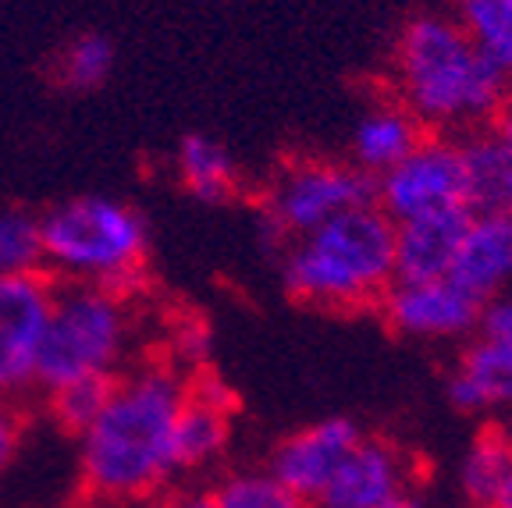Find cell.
Instances as JSON below:
<instances>
[{"mask_svg": "<svg viewBox=\"0 0 512 508\" xmlns=\"http://www.w3.org/2000/svg\"><path fill=\"white\" fill-rule=\"evenodd\" d=\"M448 278L480 306L512 292V217L495 210H470Z\"/></svg>", "mask_w": 512, "mask_h": 508, "instance_id": "obj_12", "label": "cell"}, {"mask_svg": "<svg viewBox=\"0 0 512 508\" xmlns=\"http://www.w3.org/2000/svg\"><path fill=\"white\" fill-rule=\"evenodd\" d=\"M111 388H114V377H79V381H68L61 388L47 391L50 420L57 427L72 430V434H82L96 416L104 413Z\"/></svg>", "mask_w": 512, "mask_h": 508, "instance_id": "obj_22", "label": "cell"}, {"mask_svg": "<svg viewBox=\"0 0 512 508\" xmlns=\"http://www.w3.org/2000/svg\"><path fill=\"white\" fill-rule=\"evenodd\" d=\"M392 96L431 135H477L491 128L512 82L480 54L452 15H416L399 29L388 57Z\"/></svg>", "mask_w": 512, "mask_h": 508, "instance_id": "obj_2", "label": "cell"}, {"mask_svg": "<svg viewBox=\"0 0 512 508\" xmlns=\"http://www.w3.org/2000/svg\"><path fill=\"white\" fill-rule=\"evenodd\" d=\"M232 434V413H221L200 398H185L182 413L175 423V462L182 469H203L214 459H221Z\"/></svg>", "mask_w": 512, "mask_h": 508, "instance_id": "obj_18", "label": "cell"}, {"mask_svg": "<svg viewBox=\"0 0 512 508\" xmlns=\"http://www.w3.org/2000/svg\"><path fill=\"white\" fill-rule=\"evenodd\" d=\"M210 494H214L217 508H310V501L292 494L281 480H274L267 469H242V473H232V477H224Z\"/></svg>", "mask_w": 512, "mask_h": 508, "instance_id": "obj_21", "label": "cell"}, {"mask_svg": "<svg viewBox=\"0 0 512 508\" xmlns=\"http://www.w3.org/2000/svg\"><path fill=\"white\" fill-rule=\"evenodd\" d=\"M360 427L345 416H331L320 420L306 430H296L292 437H285L271 455V473L274 480L288 487L292 494H299L303 501H313L324 484L335 477V469L342 466L345 455L356 448L360 441Z\"/></svg>", "mask_w": 512, "mask_h": 508, "instance_id": "obj_11", "label": "cell"}, {"mask_svg": "<svg viewBox=\"0 0 512 508\" xmlns=\"http://www.w3.org/2000/svg\"><path fill=\"white\" fill-rule=\"evenodd\" d=\"M374 203V178L338 160H292L264 196V231L274 246H292L331 217Z\"/></svg>", "mask_w": 512, "mask_h": 508, "instance_id": "obj_6", "label": "cell"}, {"mask_svg": "<svg viewBox=\"0 0 512 508\" xmlns=\"http://www.w3.org/2000/svg\"><path fill=\"white\" fill-rule=\"evenodd\" d=\"M189 377L175 363H143L114 377L104 413L79 434L82 487L96 505L157 498L178 473L175 423Z\"/></svg>", "mask_w": 512, "mask_h": 508, "instance_id": "obj_1", "label": "cell"}, {"mask_svg": "<svg viewBox=\"0 0 512 508\" xmlns=\"http://www.w3.org/2000/svg\"><path fill=\"white\" fill-rule=\"evenodd\" d=\"M448 398L463 413L512 409V338L477 331L448 377Z\"/></svg>", "mask_w": 512, "mask_h": 508, "instance_id": "obj_13", "label": "cell"}, {"mask_svg": "<svg viewBox=\"0 0 512 508\" xmlns=\"http://www.w3.org/2000/svg\"><path fill=\"white\" fill-rule=\"evenodd\" d=\"M488 132L495 135V143L512 157V93H509V100L502 104V111L495 114V121H491Z\"/></svg>", "mask_w": 512, "mask_h": 508, "instance_id": "obj_27", "label": "cell"}, {"mask_svg": "<svg viewBox=\"0 0 512 508\" xmlns=\"http://www.w3.org/2000/svg\"><path fill=\"white\" fill-rule=\"evenodd\" d=\"M491 508H512V466H509V477H505L502 491H498V498H495V505H491Z\"/></svg>", "mask_w": 512, "mask_h": 508, "instance_id": "obj_28", "label": "cell"}, {"mask_svg": "<svg viewBox=\"0 0 512 508\" xmlns=\"http://www.w3.org/2000/svg\"><path fill=\"white\" fill-rule=\"evenodd\" d=\"M509 434H512V427H509Z\"/></svg>", "mask_w": 512, "mask_h": 508, "instance_id": "obj_32", "label": "cell"}, {"mask_svg": "<svg viewBox=\"0 0 512 508\" xmlns=\"http://www.w3.org/2000/svg\"><path fill=\"white\" fill-rule=\"evenodd\" d=\"M8 405H11V402H8V398L0 395V413H4V409H8Z\"/></svg>", "mask_w": 512, "mask_h": 508, "instance_id": "obj_31", "label": "cell"}, {"mask_svg": "<svg viewBox=\"0 0 512 508\" xmlns=\"http://www.w3.org/2000/svg\"><path fill=\"white\" fill-rule=\"evenodd\" d=\"M128 338L125 295L86 281H57L36 359V388L47 395L79 377H118Z\"/></svg>", "mask_w": 512, "mask_h": 508, "instance_id": "obj_5", "label": "cell"}, {"mask_svg": "<svg viewBox=\"0 0 512 508\" xmlns=\"http://www.w3.org/2000/svg\"><path fill=\"white\" fill-rule=\"evenodd\" d=\"M178 175L200 203H228L239 192V171L217 139L185 135L178 150Z\"/></svg>", "mask_w": 512, "mask_h": 508, "instance_id": "obj_16", "label": "cell"}, {"mask_svg": "<svg viewBox=\"0 0 512 508\" xmlns=\"http://www.w3.org/2000/svg\"><path fill=\"white\" fill-rule=\"evenodd\" d=\"M466 217H470V210L395 224V281L448 278L459 239H463Z\"/></svg>", "mask_w": 512, "mask_h": 508, "instance_id": "obj_14", "label": "cell"}, {"mask_svg": "<svg viewBox=\"0 0 512 508\" xmlns=\"http://www.w3.org/2000/svg\"><path fill=\"white\" fill-rule=\"evenodd\" d=\"M114 68V43L100 32H82L57 54V82L68 93H93Z\"/></svg>", "mask_w": 512, "mask_h": 508, "instance_id": "obj_20", "label": "cell"}, {"mask_svg": "<svg viewBox=\"0 0 512 508\" xmlns=\"http://www.w3.org/2000/svg\"><path fill=\"white\" fill-rule=\"evenodd\" d=\"M424 135V125L395 96H388V100L370 107L356 125V139H352V157L356 160L352 164L367 171L370 178H377L384 171H392L399 160H406Z\"/></svg>", "mask_w": 512, "mask_h": 508, "instance_id": "obj_15", "label": "cell"}, {"mask_svg": "<svg viewBox=\"0 0 512 508\" xmlns=\"http://www.w3.org/2000/svg\"><path fill=\"white\" fill-rule=\"evenodd\" d=\"M43 270L61 281L111 288L128 285L146 267V221L132 207L107 196H75L40 217Z\"/></svg>", "mask_w": 512, "mask_h": 508, "instance_id": "obj_4", "label": "cell"}, {"mask_svg": "<svg viewBox=\"0 0 512 508\" xmlns=\"http://www.w3.org/2000/svg\"><path fill=\"white\" fill-rule=\"evenodd\" d=\"M512 466V434L505 427H484L463 455L459 487L473 508H491Z\"/></svg>", "mask_w": 512, "mask_h": 508, "instance_id": "obj_17", "label": "cell"}, {"mask_svg": "<svg viewBox=\"0 0 512 508\" xmlns=\"http://www.w3.org/2000/svg\"><path fill=\"white\" fill-rule=\"evenodd\" d=\"M43 270V235L40 217L29 210L0 214V278Z\"/></svg>", "mask_w": 512, "mask_h": 508, "instance_id": "obj_23", "label": "cell"}, {"mask_svg": "<svg viewBox=\"0 0 512 508\" xmlns=\"http://www.w3.org/2000/svg\"><path fill=\"white\" fill-rule=\"evenodd\" d=\"M18 441H22V420H18L15 409L8 405V409L0 413V469L15 459Z\"/></svg>", "mask_w": 512, "mask_h": 508, "instance_id": "obj_25", "label": "cell"}, {"mask_svg": "<svg viewBox=\"0 0 512 508\" xmlns=\"http://www.w3.org/2000/svg\"><path fill=\"white\" fill-rule=\"evenodd\" d=\"M164 508H217L214 494L200 491V487H185V491L164 494Z\"/></svg>", "mask_w": 512, "mask_h": 508, "instance_id": "obj_26", "label": "cell"}, {"mask_svg": "<svg viewBox=\"0 0 512 508\" xmlns=\"http://www.w3.org/2000/svg\"><path fill=\"white\" fill-rule=\"evenodd\" d=\"M480 334H498V338H512V292L491 299L480 310Z\"/></svg>", "mask_w": 512, "mask_h": 508, "instance_id": "obj_24", "label": "cell"}, {"mask_svg": "<svg viewBox=\"0 0 512 508\" xmlns=\"http://www.w3.org/2000/svg\"><path fill=\"white\" fill-rule=\"evenodd\" d=\"M452 18L466 40L512 82V0H456Z\"/></svg>", "mask_w": 512, "mask_h": 508, "instance_id": "obj_19", "label": "cell"}, {"mask_svg": "<svg viewBox=\"0 0 512 508\" xmlns=\"http://www.w3.org/2000/svg\"><path fill=\"white\" fill-rule=\"evenodd\" d=\"M395 281V224L377 203L331 217L285 253V288L320 310H367Z\"/></svg>", "mask_w": 512, "mask_h": 508, "instance_id": "obj_3", "label": "cell"}, {"mask_svg": "<svg viewBox=\"0 0 512 508\" xmlns=\"http://www.w3.org/2000/svg\"><path fill=\"white\" fill-rule=\"evenodd\" d=\"M121 508H164V498H146V501H132V505H121Z\"/></svg>", "mask_w": 512, "mask_h": 508, "instance_id": "obj_30", "label": "cell"}, {"mask_svg": "<svg viewBox=\"0 0 512 508\" xmlns=\"http://www.w3.org/2000/svg\"><path fill=\"white\" fill-rule=\"evenodd\" d=\"M57 278L47 270L0 278V395L36 388V359L50 320Z\"/></svg>", "mask_w": 512, "mask_h": 508, "instance_id": "obj_8", "label": "cell"}, {"mask_svg": "<svg viewBox=\"0 0 512 508\" xmlns=\"http://www.w3.org/2000/svg\"><path fill=\"white\" fill-rule=\"evenodd\" d=\"M384 324L402 338L420 342H452L480 327V306L452 278L438 281H392L377 302Z\"/></svg>", "mask_w": 512, "mask_h": 508, "instance_id": "obj_9", "label": "cell"}, {"mask_svg": "<svg viewBox=\"0 0 512 508\" xmlns=\"http://www.w3.org/2000/svg\"><path fill=\"white\" fill-rule=\"evenodd\" d=\"M374 203L392 224L470 210L466 139L427 132L406 160L374 178Z\"/></svg>", "mask_w": 512, "mask_h": 508, "instance_id": "obj_7", "label": "cell"}, {"mask_svg": "<svg viewBox=\"0 0 512 508\" xmlns=\"http://www.w3.org/2000/svg\"><path fill=\"white\" fill-rule=\"evenodd\" d=\"M384 508H424L420 501L413 498V494H402V498H395V501H388Z\"/></svg>", "mask_w": 512, "mask_h": 508, "instance_id": "obj_29", "label": "cell"}, {"mask_svg": "<svg viewBox=\"0 0 512 508\" xmlns=\"http://www.w3.org/2000/svg\"><path fill=\"white\" fill-rule=\"evenodd\" d=\"M413 462L384 437H360L310 508H384L409 494Z\"/></svg>", "mask_w": 512, "mask_h": 508, "instance_id": "obj_10", "label": "cell"}]
</instances>
